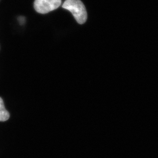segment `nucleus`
<instances>
[{"instance_id": "obj_1", "label": "nucleus", "mask_w": 158, "mask_h": 158, "mask_svg": "<svg viewBox=\"0 0 158 158\" xmlns=\"http://www.w3.org/2000/svg\"><path fill=\"white\" fill-rule=\"evenodd\" d=\"M63 8L70 11L79 24H84L87 21V11L80 0H66L63 4Z\"/></svg>"}, {"instance_id": "obj_2", "label": "nucleus", "mask_w": 158, "mask_h": 158, "mask_svg": "<svg viewBox=\"0 0 158 158\" xmlns=\"http://www.w3.org/2000/svg\"><path fill=\"white\" fill-rule=\"evenodd\" d=\"M61 3V0H35L34 8L38 13L46 14L57 9Z\"/></svg>"}, {"instance_id": "obj_3", "label": "nucleus", "mask_w": 158, "mask_h": 158, "mask_svg": "<svg viewBox=\"0 0 158 158\" xmlns=\"http://www.w3.org/2000/svg\"><path fill=\"white\" fill-rule=\"evenodd\" d=\"M9 112L6 110L2 99L0 97V121H5L9 119Z\"/></svg>"}, {"instance_id": "obj_4", "label": "nucleus", "mask_w": 158, "mask_h": 158, "mask_svg": "<svg viewBox=\"0 0 158 158\" xmlns=\"http://www.w3.org/2000/svg\"><path fill=\"white\" fill-rule=\"evenodd\" d=\"M24 20H25V19H24V18H23V17H20L19 18V21L21 24H23L24 23Z\"/></svg>"}]
</instances>
